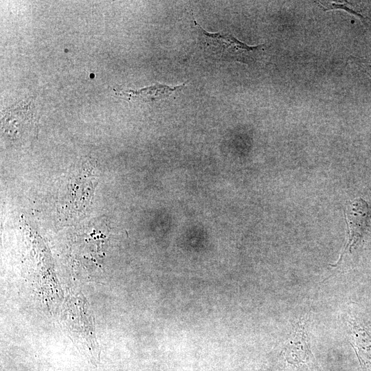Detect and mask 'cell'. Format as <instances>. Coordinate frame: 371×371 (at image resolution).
<instances>
[{"label":"cell","instance_id":"1","mask_svg":"<svg viewBox=\"0 0 371 371\" xmlns=\"http://www.w3.org/2000/svg\"><path fill=\"white\" fill-rule=\"evenodd\" d=\"M198 34L197 45L203 54L213 60L256 63L264 51L265 45H248L225 32H208L194 20Z\"/></svg>","mask_w":371,"mask_h":371},{"label":"cell","instance_id":"6","mask_svg":"<svg viewBox=\"0 0 371 371\" xmlns=\"http://www.w3.org/2000/svg\"><path fill=\"white\" fill-rule=\"evenodd\" d=\"M361 64L364 68L367 70L368 74L371 76V64H368L366 63H362Z\"/></svg>","mask_w":371,"mask_h":371},{"label":"cell","instance_id":"2","mask_svg":"<svg viewBox=\"0 0 371 371\" xmlns=\"http://www.w3.org/2000/svg\"><path fill=\"white\" fill-rule=\"evenodd\" d=\"M344 212L348 227L347 243L337 263L330 265L334 267L339 265L344 254L348 251L351 252L352 247L361 241L371 219V209L368 203L361 198L350 202Z\"/></svg>","mask_w":371,"mask_h":371},{"label":"cell","instance_id":"3","mask_svg":"<svg viewBox=\"0 0 371 371\" xmlns=\"http://www.w3.org/2000/svg\"><path fill=\"white\" fill-rule=\"evenodd\" d=\"M288 340L282 350L284 359L288 363L298 366L313 360L308 335L302 321L295 325Z\"/></svg>","mask_w":371,"mask_h":371},{"label":"cell","instance_id":"5","mask_svg":"<svg viewBox=\"0 0 371 371\" xmlns=\"http://www.w3.org/2000/svg\"><path fill=\"white\" fill-rule=\"evenodd\" d=\"M320 5L324 8V10H335V9H341L344 10L346 12L351 13L352 14H355V16H357L361 19H364V17L361 14L358 13L355 10L352 9L351 8L348 7L347 5L348 3H335V2H329V3H322L321 2H319Z\"/></svg>","mask_w":371,"mask_h":371},{"label":"cell","instance_id":"4","mask_svg":"<svg viewBox=\"0 0 371 371\" xmlns=\"http://www.w3.org/2000/svg\"><path fill=\"white\" fill-rule=\"evenodd\" d=\"M186 86V82L177 86H169L157 82L141 89H124L115 91L119 95L123 96L128 100L138 99L146 102H155L169 98L170 95L180 91Z\"/></svg>","mask_w":371,"mask_h":371}]
</instances>
